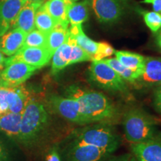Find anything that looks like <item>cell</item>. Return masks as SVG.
<instances>
[{"instance_id":"obj_1","label":"cell","mask_w":161,"mask_h":161,"mask_svg":"<svg viewBox=\"0 0 161 161\" xmlns=\"http://www.w3.org/2000/svg\"><path fill=\"white\" fill-rule=\"evenodd\" d=\"M67 97L77 101L80 112L90 123H109L118 116V110L114 103L105 95L100 92L71 85L66 90Z\"/></svg>"},{"instance_id":"obj_2","label":"cell","mask_w":161,"mask_h":161,"mask_svg":"<svg viewBox=\"0 0 161 161\" xmlns=\"http://www.w3.org/2000/svg\"><path fill=\"white\" fill-rule=\"evenodd\" d=\"M49 114L42 102L31 98L22 114L19 140L25 145L35 143L47 127Z\"/></svg>"},{"instance_id":"obj_3","label":"cell","mask_w":161,"mask_h":161,"mask_svg":"<svg viewBox=\"0 0 161 161\" xmlns=\"http://www.w3.org/2000/svg\"><path fill=\"white\" fill-rule=\"evenodd\" d=\"M156 120L143 110L134 108L124 114L125 136L130 144L144 142L158 135Z\"/></svg>"},{"instance_id":"obj_4","label":"cell","mask_w":161,"mask_h":161,"mask_svg":"<svg viewBox=\"0 0 161 161\" xmlns=\"http://www.w3.org/2000/svg\"><path fill=\"white\" fill-rule=\"evenodd\" d=\"M73 142L91 145L113 154L119 146L120 138L109 123L98 122L78 129Z\"/></svg>"},{"instance_id":"obj_5","label":"cell","mask_w":161,"mask_h":161,"mask_svg":"<svg viewBox=\"0 0 161 161\" xmlns=\"http://www.w3.org/2000/svg\"><path fill=\"white\" fill-rule=\"evenodd\" d=\"M89 79L98 87L114 92H128L125 80L122 79L104 60H92L88 69Z\"/></svg>"},{"instance_id":"obj_6","label":"cell","mask_w":161,"mask_h":161,"mask_svg":"<svg viewBox=\"0 0 161 161\" xmlns=\"http://www.w3.org/2000/svg\"><path fill=\"white\" fill-rule=\"evenodd\" d=\"M96 17L101 23L117 21L127 12L130 0H88Z\"/></svg>"},{"instance_id":"obj_7","label":"cell","mask_w":161,"mask_h":161,"mask_svg":"<svg viewBox=\"0 0 161 161\" xmlns=\"http://www.w3.org/2000/svg\"><path fill=\"white\" fill-rule=\"evenodd\" d=\"M49 104L57 114L72 123L79 125L91 124L81 114L79 104L73 98L54 95L50 97Z\"/></svg>"},{"instance_id":"obj_8","label":"cell","mask_w":161,"mask_h":161,"mask_svg":"<svg viewBox=\"0 0 161 161\" xmlns=\"http://www.w3.org/2000/svg\"><path fill=\"white\" fill-rule=\"evenodd\" d=\"M37 69H39L22 61L6 64L5 68L1 72L0 86H16L23 84Z\"/></svg>"},{"instance_id":"obj_9","label":"cell","mask_w":161,"mask_h":161,"mask_svg":"<svg viewBox=\"0 0 161 161\" xmlns=\"http://www.w3.org/2000/svg\"><path fill=\"white\" fill-rule=\"evenodd\" d=\"M52 55L47 47H23L15 55L6 58V64L14 61H22L37 67H43L52 60Z\"/></svg>"},{"instance_id":"obj_10","label":"cell","mask_w":161,"mask_h":161,"mask_svg":"<svg viewBox=\"0 0 161 161\" xmlns=\"http://www.w3.org/2000/svg\"><path fill=\"white\" fill-rule=\"evenodd\" d=\"M112 153L91 145L72 142L68 149L67 161H105Z\"/></svg>"},{"instance_id":"obj_11","label":"cell","mask_w":161,"mask_h":161,"mask_svg":"<svg viewBox=\"0 0 161 161\" xmlns=\"http://www.w3.org/2000/svg\"><path fill=\"white\" fill-rule=\"evenodd\" d=\"M133 155L138 161H161V135L130 145Z\"/></svg>"},{"instance_id":"obj_12","label":"cell","mask_w":161,"mask_h":161,"mask_svg":"<svg viewBox=\"0 0 161 161\" xmlns=\"http://www.w3.org/2000/svg\"><path fill=\"white\" fill-rule=\"evenodd\" d=\"M28 0H0V37L11 29Z\"/></svg>"},{"instance_id":"obj_13","label":"cell","mask_w":161,"mask_h":161,"mask_svg":"<svg viewBox=\"0 0 161 161\" xmlns=\"http://www.w3.org/2000/svg\"><path fill=\"white\" fill-rule=\"evenodd\" d=\"M135 83L145 87L161 85V58L145 57L143 69Z\"/></svg>"},{"instance_id":"obj_14","label":"cell","mask_w":161,"mask_h":161,"mask_svg":"<svg viewBox=\"0 0 161 161\" xmlns=\"http://www.w3.org/2000/svg\"><path fill=\"white\" fill-rule=\"evenodd\" d=\"M27 33L19 29H11L0 37V51L4 55H15L23 46Z\"/></svg>"},{"instance_id":"obj_15","label":"cell","mask_w":161,"mask_h":161,"mask_svg":"<svg viewBox=\"0 0 161 161\" xmlns=\"http://www.w3.org/2000/svg\"><path fill=\"white\" fill-rule=\"evenodd\" d=\"M31 99L29 91L23 84L16 86H9L7 96L8 111L22 114Z\"/></svg>"},{"instance_id":"obj_16","label":"cell","mask_w":161,"mask_h":161,"mask_svg":"<svg viewBox=\"0 0 161 161\" xmlns=\"http://www.w3.org/2000/svg\"><path fill=\"white\" fill-rule=\"evenodd\" d=\"M43 3L29 2L20 10L12 29H19L29 33L35 29V14L37 10Z\"/></svg>"},{"instance_id":"obj_17","label":"cell","mask_w":161,"mask_h":161,"mask_svg":"<svg viewBox=\"0 0 161 161\" xmlns=\"http://www.w3.org/2000/svg\"><path fill=\"white\" fill-rule=\"evenodd\" d=\"M72 39L69 35L67 40L63 45L60 46L55 52L52 58V74L55 75L58 72L61 71L66 66L70 65L72 53Z\"/></svg>"},{"instance_id":"obj_18","label":"cell","mask_w":161,"mask_h":161,"mask_svg":"<svg viewBox=\"0 0 161 161\" xmlns=\"http://www.w3.org/2000/svg\"><path fill=\"white\" fill-rule=\"evenodd\" d=\"M69 34L75 40L76 43L84 49L92 58H93L98 49V43L90 39L84 33L82 25H70Z\"/></svg>"},{"instance_id":"obj_19","label":"cell","mask_w":161,"mask_h":161,"mask_svg":"<svg viewBox=\"0 0 161 161\" xmlns=\"http://www.w3.org/2000/svg\"><path fill=\"white\" fill-rule=\"evenodd\" d=\"M89 2L84 0L80 3L71 2L67 8V19L70 25H82L89 16Z\"/></svg>"},{"instance_id":"obj_20","label":"cell","mask_w":161,"mask_h":161,"mask_svg":"<svg viewBox=\"0 0 161 161\" xmlns=\"http://www.w3.org/2000/svg\"><path fill=\"white\" fill-rule=\"evenodd\" d=\"M22 114L8 111L0 115V130L11 137L19 138Z\"/></svg>"},{"instance_id":"obj_21","label":"cell","mask_w":161,"mask_h":161,"mask_svg":"<svg viewBox=\"0 0 161 161\" xmlns=\"http://www.w3.org/2000/svg\"><path fill=\"white\" fill-rule=\"evenodd\" d=\"M70 3L69 0H47L43 5L57 23L69 25L67 8Z\"/></svg>"},{"instance_id":"obj_22","label":"cell","mask_w":161,"mask_h":161,"mask_svg":"<svg viewBox=\"0 0 161 161\" xmlns=\"http://www.w3.org/2000/svg\"><path fill=\"white\" fill-rule=\"evenodd\" d=\"M116 58L121 64L140 75L144 66L145 57L140 54L128 51H116Z\"/></svg>"},{"instance_id":"obj_23","label":"cell","mask_w":161,"mask_h":161,"mask_svg":"<svg viewBox=\"0 0 161 161\" xmlns=\"http://www.w3.org/2000/svg\"><path fill=\"white\" fill-rule=\"evenodd\" d=\"M69 36V25L57 23L53 29L48 34L47 49L53 55L55 52L63 45Z\"/></svg>"},{"instance_id":"obj_24","label":"cell","mask_w":161,"mask_h":161,"mask_svg":"<svg viewBox=\"0 0 161 161\" xmlns=\"http://www.w3.org/2000/svg\"><path fill=\"white\" fill-rule=\"evenodd\" d=\"M57 25V22L50 15L43 4L35 14V28L39 31L49 34Z\"/></svg>"},{"instance_id":"obj_25","label":"cell","mask_w":161,"mask_h":161,"mask_svg":"<svg viewBox=\"0 0 161 161\" xmlns=\"http://www.w3.org/2000/svg\"><path fill=\"white\" fill-rule=\"evenodd\" d=\"M104 61L115 71L122 79L131 84H135L138 75L133 70L121 64L116 58H106Z\"/></svg>"},{"instance_id":"obj_26","label":"cell","mask_w":161,"mask_h":161,"mask_svg":"<svg viewBox=\"0 0 161 161\" xmlns=\"http://www.w3.org/2000/svg\"><path fill=\"white\" fill-rule=\"evenodd\" d=\"M48 34L37 29L29 32L26 35L23 46L25 47H47Z\"/></svg>"},{"instance_id":"obj_27","label":"cell","mask_w":161,"mask_h":161,"mask_svg":"<svg viewBox=\"0 0 161 161\" xmlns=\"http://www.w3.org/2000/svg\"><path fill=\"white\" fill-rule=\"evenodd\" d=\"M142 14L146 25L154 33H157L161 28V14L155 11H142Z\"/></svg>"},{"instance_id":"obj_28","label":"cell","mask_w":161,"mask_h":161,"mask_svg":"<svg viewBox=\"0 0 161 161\" xmlns=\"http://www.w3.org/2000/svg\"><path fill=\"white\" fill-rule=\"evenodd\" d=\"M70 36V35H69ZM72 39V53H71V59H70V65L74 64L80 63L84 61H92V58L88 55L86 52L82 49L76 43L75 39L70 36Z\"/></svg>"},{"instance_id":"obj_29","label":"cell","mask_w":161,"mask_h":161,"mask_svg":"<svg viewBox=\"0 0 161 161\" xmlns=\"http://www.w3.org/2000/svg\"><path fill=\"white\" fill-rule=\"evenodd\" d=\"M115 52L114 48L109 43H105V42H101V43H98L97 52L92 58V60L106 59L107 58H109L114 54H115Z\"/></svg>"},{"instance_id":"obj_30","label":"cell","mask_w":161,"mask_h":161,"mask_svg":"<svg viewBox=\"0 0 161 161\" xmlns=\"http://www.w3.org/2000/svg\"><path fill=\"white\" fill-rule=\"evenodd\" d=\"M9 86H0V115L8 111V104L7 102V96Z\"/></svg>"},{"instance_id":"obj_31","label":"cell","mask_w":161,"mask_h":161,"mask_svg":"<svg viewBox=\"0 0 161 161\" xmlns=\"http://www.w3.org/2000/svg\"><path fill=\"white\" fill-rule=\"evenodd\" d=\"M105 161H138L133 154H125L116 157H109Z\"/></svg>"},{"instance_id":"obj_32","label":"cell","mask_w":161,"mask_h":161,"mask_svg":"<svg viewBox=\"0 0 161 161\" xmlns=\"http://www.w3.org/2000/svg\"><path fill=\"white\" fill-rule=\"evenodd\" d=\"M154 104L156 110L161 113V85L158 86L154 92Z\"/></svg>"},{"instance_id":"obj_33","label":"cell","mask_w":161,"mask_h":161,"mask_svg":"<svg viewBox=\"0 0 161 161\" xmlns=\"http://www.w3.org/2000/svg\"><path fill=\"white\" fill-rule=\"evenodd\" d=\"M46 161H60V155L58 154L57 148H53L50 151L46 157Z\"/></svg>"},{"instance_id":"obj_34","label":"cell","mask_w":161,"mask_h":161,"mask_svg":"<svg viewBox=\"0 0 161 161\" xmlns=\"http://www.w3.org/2000/svg\"><path fill=\"white\" fill-rule=\"evenodd\" d=\"M143 3L152 5L154 11L161 14V0H144Z\"/></svg>"},{"instance_id":"obj_35","label":"cell","mask_w":161,"mask_h":161,"mask_svg":"<svg viewBox=\"0 0 161 161\" xmlns=\"http://www.w3.org/2000/svg\"><path fill=\"white\" fill-rule=\"evenodd\" d=\"M6 58L4 57V54L0 51V70H3V68L5 66Z\"/></svg>"},{"instance_id":"obj_36","label":"cell","mask_w":161,"mask_h":161,"mask_svg":"<svg viewBox=\"0 0 161 161\" xmlns=\"http://www.w3.org/2000/svg\"><path fill=\"white\" fill-rule=\"evenodd\" d=\"M157 33H158V35H157V43H158V46L161 48V28Z\"/></svg>"},{"instance_id":"obj_37","label":"cell","mask_w":161,"mask_h":161,"mask_svg":"<svg viewBox=\"0 0 161 161\" xmlns=\"http://www.w3.org/2000/svg\"><path fill=\"white\" fill-rule=\"evenodd\" d=\"M0 161H6L5 157L3 154V151L1 146H0Z\"/></svg>"},{"instance_id":"obj_38","label":"cell","mask_w":161,"mask_h":161,"mask_svg":"<svg viewBox=\"0 0 161 161\" xmlns=\"http://www.w3.org/2000/svg\"><path fill=\"white\" fill-rule=\"evenodd\" d=\"M29 2H34V3H44L45 2L47 1V0H28Z\"/></svg>"},{"instance_id":"obj_39","label":"cell","mask_w":161,"mask_h":161,"mask_svg":"<svg viewBox=\"0 0 161 161\" xmlns=\"http://www.w3.org/2000/svg\"><path fill=\"white\" fill-rule=\"evenodd\" d=\"M1 72L2 70H0V84H1Z\"/></svg>"},{"instance_id":"obj_40","label":"cell","mask_w":161,"mask_h":161,"mask_svg":"<svg viewBox=\"0 0 161 161\" xmlns=\"http://www.w3.org/2000/svg\"><path fill=\"white\" fill-rule=\"evenodd\" d=\"M69 1H71V2H76V1H78V0H69Z\"/></svg>"}]
</instances>
